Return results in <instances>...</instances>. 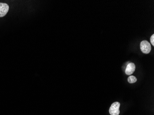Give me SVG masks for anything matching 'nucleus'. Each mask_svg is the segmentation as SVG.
I'll use <instances>...</instances> for the list:
<instances>
[{
  "mask_svg": "<svg viewBox=\"0 0 154 115\" xmlns=\"http://www.w3.org/2000/svg\"><path fill=\"white\" fill-rule=\"evenodd\" d=\"M120 103L118 102H116L112 104L110 107L109 112L111 115H119L120 114Z\"/></svg>",
  "mask_w": 154,
  "mask_h": 115,
  "instance_id": "f257e3e1",
  "label": "nucleus"
},
{
  "mask_svg": "<svg viewBox=\"0 0 154 115\" xmlns=\"http://www.w3.org/2000/svg\"><path fill=\"white\" fill-rule=\"evenodd\" d=\"M140 49L143 53L145 54H148L151 51V45L147 41H143L141 42Z\"/></svg>",
  "mask_w": 154,
  "mask_h": 115,
  "instance_id": "f03ea898",
  "label": "nucleus"
},
{
  "mask_svg": "<svg viewBox=\"0 0 154 115\" xmlns=\"http://www.w3.org/2000/svg\"><path fill=\"white\" fill-rule=\"evenodd\" d=\"M9 7L5 3L0 2V18L5 16L9 11Z\"/></svg>",
  "mask_w": 154,
  "mask_h": 115,
  "instance_id": "7ed1b4c3",
  "label": "nucleus"
},
{
  "mask_svg": "<svg viewBox=\"0 0 154 115\" xmlns=\"http://www.w3.org/2000/svg\"><path fill=\"white\" fill-rule=\"evenodd\" d=\"M135 69V65L133 63H130L128 64L127 68L125 69V73L127 75H131L134 73Z\"/></svg>",
  "mask_w": 154,
  "mask_h": 115,
  "instance_id": "20e7f679",
  "label": "nucleus"
},
{
  "mask_svg": "<svg viewBox=\"0 0 154 115\" xmlns=\"http://www.w3.org/2000/svg\"><path fill=\"white\" fill-rule=\"evenodd\" d=\"M137 81V79L134 76H130L128 78V82L130 83H134Z\"/></svg>",
  "mask_w": 154,
  "mask_h": 115,
  "instance_id": "39448f33",
  "label": "nucleus"
},
{
  "mask_svg": "<svg viewBox=\"0 0 154 115\" xmlns=\"http://www.w3.org/2000/svg\"><path fill=\"white\" fill-rule=\"evenodd\" d=\"M150 42L152 45L154 46V35L153 34L151 35V38H150Z\"/></svg>",
  "mask_w": 154,
  "mask_h": 115,
  "instance_id": "423d86ee",
  "label": "nucleus"
}]
</instances>
